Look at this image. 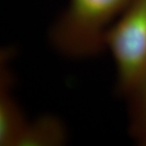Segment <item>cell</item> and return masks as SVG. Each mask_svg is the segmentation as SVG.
<instances>
[{
    "label": "cell",
    "instance_id": "6da1fadb",
    "mask_svg": "<svg viewBox=\"0 0 146 146\" xmlns=\"http://www.w3.org/2000/svg\"><path fill=\"white\" fill-rule=\"evenodd\" d=\"M131 0H70L53 33L55 46L64 54L84 57L105 46L107 25Z\"/></svg>",
    "mask_w": 146,
    "mask_h": 146
},
{
    "label": "cell",
    "instance_id": "7a4b0ae2",
    "mask_svg": "<svg viewBox=\"0 0 146 146\" xmlns=\"http://www.w3.org/2000/svg\"><path fill=\"white\" fill-rule=\"evenodd\" d=\"M104 42L115 59L120 90H136L146 78V0H131Z\"/></svg>",
    "mask_w": 146,
    "mask_h": 146
},
{
    "label": "cell",
    "instance_id": "3957f363",
    "mask_svg": "<svg viewBox=\"0 0 146 146\" xmlns=\"http://www.w3.org/2000/svg\"><path fill=\"white\" fill-rule=\"evenodd\" d=\"M62 124L51 117H45L35 123L25 126L16 145H57L64 141Z\"/></svg>",
    "mask_w": 146,
    "mask_h": 146
},
{
    "label": "cell",
    "instance_id": "277c9868",
    "mask_svg": "<svg viewBox=\"0 0 146 146\" xmlns=\"http://www.w3.org/2000/svg\"><path fill=\"white\" fill-rule=\"evenodd\" d=\"M3 90L0 99V145H16L25 125L16 106Z\"/></svg>",
    "mask_w": 146,
    "mask_h": 146
},
{
    "label": "cell",
    "instance_id": "5b68a950",
    "mask_svg": "<svg viewBox=\"0 0 146 146\" xmlns=\"http://www.w3.org/2000/svg\"><path fill=\"white\" fill-rule=\"evenodd\" d=\"M141 88L142 89V93H143V104H144V112H145V116L146 119V78L144 80V81L139 85L137 89Z\"/></svg>",
    "mask_w": 146,
    "mask_h": 146
}]
</instances>
